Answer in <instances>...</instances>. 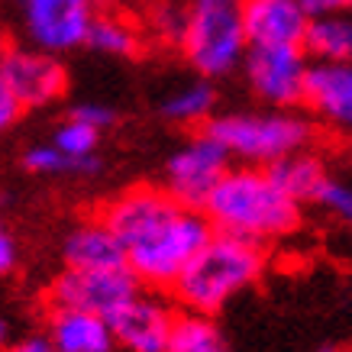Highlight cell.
<instances>
[{
  "label": "cell",
  "mask_w": 352,
  "mask_h": 352,
  "mask_svg": "<svg viewBox=\"0 0 352 352\" xmlns=\"http://www.w3.org/2000/svg\"><path fill=\"white\" fill-rule=\"evenodd\" d=\"M245 87L265 107L291 110L304 104L310 58L304 45H249L243 58Z\"/></svg>",
  "instance_id": "7"
},
{
  "label": "cell",
  "mask_w": 352,
  "mask_h": 352,
  "mask_svg": "<svg viewBox=\"0 0 352 352\" xmlns=\"http://www.w3.org/2000/svg\"><path fill=\"white\" fill-rule=\"evenodd\" d=\"M304 204L294 201L272 168L236 165L204 201V217L217 233H230L256 245L285 243L304 223Z\"/></svg>",
  "instance_id": "2"
},
{
  "label": "cell",
  "mask_w": 352,
  "mask_h": 352,
  "mask_svg": "<svg viewBox=\"0 0 352 352\" xmlns=\"http://www.w3.org/2000/svg\"><path fill=\"white\" fill-rule=\"evenodd\" d=\"M168 352H233V346H230V340L223 336V330L217 327L210 314L184 310V314L175 317Z\"/></svg>",
  "instance_id": "20"
},
{
  "label": "cell",
  "mask_w": 352,
  "mask_h": 352,
  "mask_svg": "<svg viewBox=\"0 0 352 352\" xmlns=\"http://www.w3.org/2000/svg\"><path fill=\"white\" fill-rule=\"evenodd\" d=\"M159 113L168 120L171 126H207L217 117V87L210 78L194 75L184 85H175L168 94L162 97Z\"/></svg>",
  "instance_id": "16"
},
{
  "label": "cell",
  "mask_w": 352,
  "mask_h": 352,
  "mask_svg": "<svg viewBox=\"0 0 352 352\" xmlns=\"http://www.w3.org/2000/svg\"><path fill=\"white\" fill-rule=\"evenodd\" d=\"M0 72L23 110L52 107L68 91V72H65L62 55H52L26 43L7 49V55L0 58Z\"/></svg>",
  "instance_id": "10"
},
{
  "label": "cell",
  "mask_w": 352,
  "mask_h": 352,
  "mask_svg": "<svg viewBox=\"0 0 352 352\" xmlns=\"http://www.w3.org/2000/svg\"><path fill=\"white\" fill-rule=\"evenodd\" d=\"M178 49L201 78L220 81L239 72L249 52L243 0H184Z\"/></svg>",
  "instance_id": "4"
},
{
  "label": "cell",
  "mask_w": 352,
  "mask_h": 352,
  "mask_svg": "<svg viewBox=\"0 0 352 352\" xmlns=\"http://www.w3.org/2000/svg\"><path fill=\"white\" fill-rule=\"evenodd\" d=\"M13 342V327H10V320L7 317H0V352L7 349Z\"/></svg>",
  "instance_id": "29"
},
{
  "label": "cell",
  "mask_w": 352,
  "mask_h": 352,
  "mask_svg": "<svg viewBox=\"0 0 352 352\" xmlns=\"http://www.w3.org/2000/svg\"><path fill=\"white\" fill-rule=\"evenodd\" d=\"M20 113H23L20 100L13 97L10 85H7V78H3V72H0V136H3V133H10V129L16 126Z\"/></svg>",
  "instance_id": "25"
},
{
  "label": "cell",
  "mask_w": 352,
  "mask_h": 352,
  "mask_svg": "<svg viewBox=\"0 0 352 352\" xmlns=\"http://www.w3.org/2000/svg\"><path fill=\"white\" fill-rule=\"evenodd\" d=\"M100 217L120 239L139 285L155 291H171L188 262L214 236L201 207H188L155 184L126 188L100 210Z\"/></svg>",
  "instance_id": "1"
},
{
  "label": "cell",
  "mask_w": 352,
  "mask_h": 352,
  "mask_svg": "<svg viewBox=\"0 0 352 352\" xmlns=\"http://www.w3.org/2000/svg\"><path fill=\"white\" fill-rule=\"evenodd\" d=\"M300 7L310 16H323V13H336V10H349L352 0H300Z\"/></svg>",
  "instance_id": "28"
},
{
  "label": "cell",
  "mask_w": 352,
  "mask_h": 352,
  "mask_svg": "<svg viewBox=\"0 0 352 352\" xmlns=\"http://www.w3.org/2000/svg\"><path fill=\"white\" fill-rule=\"evenodd\" d=\"M100 136H104V133L97 126L85 123V120L75 117V113H68V117L52 129L49 139H52L68 159H75L78 165L85 168V175H91V171H97V146H100Z\"/></svg>",
  "instance_id": "21"
},
{
  "label": "cell",
  "mask_w": 352,
  "mask_h": 352,
  "mask_svg": "<svg viewBox=\"0 0 352 352\" xmlns=\"http://www.w3.org/2000/svg\"><path fill=\"white\" fill-rule=\"evenodd\" d=\"M100 10V0H7L16 36L52 55H68L87 45Z\"/></svg>",
  "instance_id": "6"
},
{
  "label": "cell",
  "mask_w": 352,
  "mask_h": 352,
  "mask_svg": "<svg viewBox=\"0 0 352 352\" xmlns=\"http://www.w3.org/2000/svg\"><path fill=\"white\" fill-rule=\"evenodd\" d=\"M272 175L278 178V184L300 204H314V194L320 191V184L330 175V165L320 152H314V146L307 149L291 152L288 159H281L272 165Z\"/></svg>",
  "instance_id": "18"
},
{
  "label": "cell",
  "mask_w": 352,
  "mask_h": 352,
  "mask_svg": "<svg viewBox=\"0 0 352 352\" xmlns=\"http://www.w3.org/2000/svg\"><path fill=\"white\" fill-rule=\"evenodd\" d=\"M16 265H20V243H16L13 230L7 226V220L0 217V275L16 272Z\"/></svg>",
  "instance_id": "24"
},
{
  "label": "cell",
  "mask_w": 352,
  "mask_h": 352,
  "mask_svg": "<svg viewBox=\"0 0 352 352\" xmlns=\"http://www.w3.org/2000/svg\"><path fill=\"white\" fill-rule=\"evenodd\" d=\"M175 307L159 294L139 291L110 317L117 346L126 352H168L171 327H175Z\"/></svg>",
  "instance_id": "11"
},
{
  "label": "cell",
  "mask_w": 352,
  "mask_h": 352,
  "mask_svg": "<svg viewBox=\"0 0 352 352\" xmlns=\"http://www.w3.org/2000/svg\"><path fill=\"white\" fill-rule=\"evenodd\" d=\"M314 204L320 207L323 214H330V217H336V220H342V223H349V217H352V184L330 171L327 182L320 184V191L314 194Z\"/></svg>",
  "instance_id": "23"
},
{
  "label": "cell",
  "mask_w": 352,
  "mask_h": 352,
  "mask_svg": "<svg viewBox=\"0 0 352 352\" xmlns=\"http://www.w3.org/2000/svg\"><path fill=\"white\" fill-rule=\"evenodd\" d=\"M304 107L327 129L352 136V62H310Z\"/></svg>",
  "instance_id": "12"
},
{
  "label": "cell",
  "mask_w": 352,
  "mask_h": 352,
  "mask_svg": "<svg viewBox=\"0 0 352 352\" xmlns=\"http://www.w3.org/2000/svg\"><path fill=\"white\" fill-rule=\"evenodd\" d=\"M23 165L32 171V175H43V178H58V175H85V168L78 165L75 159H68L52 139L45 142H36L23 152Z\"/></svg>",
  "instance_id": "22"
},
{
  "label": "cell",
  "mask_w": 352,
  "mask_h": 352,
  "mask_svg": "<svg viewBox=\"0 0 352 352\" xmlns=\"http://www.w3.org/2000/svg\"><path fill=\"white\" fill-rule=\"evenodd\" d=\"M142 285L129 272V265L113 268H68L52 278L45 291L49 307H81L100 317H113L129 298H136Z\"/></svg>",
  "instance_id": "9"
},
{
  "label": "cell",
  "mask_w": 352,
  "mask_h": 352,
  "mask_svg": "<svg viewBox=\"0 0 352 352\" xmlns=\"http://www.w3.org/2000/svg\"><path fill=\"white\" fill-rule=\"evenodd\" d=\"M249 45H304L310 13L300 0H243Z\"/></svg>",
  "instance_id": "13"
},
{
  "label": "cell",
  "mask_w": 352,
  "mask_h": 352,
  "mask_svg": "<svg viewBox=\"0 0 352 352\" xmlns=\"http://www.w3.org/2000/svg\"><path fill=\"white\" fill-rule=\"evenodd\" d=\"M265 245L214 230V236L201 245V252L188 262L182 278L171 285V294L184 310L214 317L230 300L256 288L258 278L265 275Z\"/></svg>",
  "instance_id": "3"
},
{
  "label": "cell",
  "mask_w": 352,
  "mask_h": 352,
  "mask_svg": "<svg viewBox=\"0 0 352 352\" xmlns=\"http://www.w3.org/2000/svg\"><path fill=\"white\" fill-rule=\"evenodd\" d=\"M62 262L68 268H113L126 265L123 245L104 217L78 220L62 239Z\"/></svg>",
  "instance_id": "15"
},
{
  "label": "cell",
  "mask_w": 352,
  "mask_h": 352,
  "mask_svg": "<svg viewBox=\"0 0 352 352\" xmlns=\"http://www.w3.org/2000/svg\"><path fill=\"white\" fill-rule=\"evenodd\" d=\"M304 52L310 62H352V7L310 16Z\"/></svg>",
  "instance_id": "17"
},
{
  "label": "cell",
  "mask_w": 352,
  "mask_h": 352,
  "mask_svg": "<svg viewBox=\"0 0 352 352\" xmlns=\"http://www.w3.org/2000/svg\"><path fill=\"white\" fill-rule=\"evenodd\" d=\"M349 223H352V217H349Z\"/></svg>",
  "instance_id": "32"
},
{
  "label": "cell",
  "mask_w": 352,
  "mask_h": 352,
  "mask_svg": "<svg viewBox=\"0 0 352 352\" xmlns=\"http://www.w3.org/2000/svg\"><path fill=\"white\" fill-rule=\"evenodd\" d=\"M45 336L58 352H113L117 336L107 317L81 307H49Z\"/></svg>",
  "instance_id": "14"
},
{
  "label": "cell",
  "mask_w": 352,
  "mask_h": 352,
  "mask_svg": "<svg viewBox=\"0 0 352 352\" xmlns=\"http://www.w3.org/2000/svg\"><path fill=\"white\" fill-rule=\"evenodd\" d=\"M207 129L223 142L233 159L262 168H272L275 162L288 159L291 152L314 146V123L294 107L220 113L207 123Z\"/></svg>",
  "instance_id": "5"
},
{
  "label": "cell",
  "mask_w": 352,
  "mask_h": 352,
  "mask_svg": "<svg viewBox=\"0 0 352 352\" xmlns=\"http://www.w3.org/2000/svg\"><path fill=\"white\" fill-rule=\"evenodd\" d=\"M320 352H336V349H320Z\"/></svg>",
  "instance_id": "31"
},
{
  "label": "cell",
  "mask_w": 352,
  "mask_h": 352,
  "mask_svg": "<svg viewBox=\"0 0 352 352\" xmlns=\"http://www.w3.org/2000/svg\"><path fill=\"white\" fill-rule=\"evenodd\" d=\"M72 113H75V117H81L85 123H91V126H97L100 133H107V129L113 126V120H117V117H113V110H110L107 104H94V100H91V104H78Z\"/></svg>",
  "instance_id": "26"
},
{
  "label": "cell",
  "mask_w": 352,
  "mask_h": 352,
  "mask_svg": "<svg viewBox=\"0 0 352 352\" xmlns=\"http://www.w3.org/2000/svg\"><path fill=\"white\" fill-rule=\"evenodd\" d=\"M230 162H233V155L226 152V146L204 126L201 133L184 139L178 149H171V155L165 159V184L162 188L188 207H204V201L220 184V178L233 168Z\"/></svg>",
  "instance_id": "8"
},
{
  "label": "cell",
  "mask_w": 352,
  "mask_h": 352,
  "mask_svg": "<svg viewBox=\"0 0 352 352\" xmlns=\"http://www.w3.org/2000/svg\"><path fill=\"white\" fill-rule=\"evenodd\" d=\"M7 49H10V45H7V30H3V26H0V58H3V55H7Z\"/></svg>",
  "instance_id": "30"
},
{
  "label": "cell",
  "mask_w": 352,
  "mask_h": 352,
  "mask_svg": "<svg viewBox=\"0 0 352 352\" xmlns=\"http://www.w3.org/2000/svg\"><path fill=\"white\" fill-rule=\"evenodd\" d=\"M87 45L107 58H136L142 52V26L129 20L126 13L100 10L91 26Z\"/></svg>",
  "instance_id": "19"
},
{
  "label": "cell",
  "mask_w": 352,
  "mask_h": 352,
  "mask_svg": "<svg viewBox=\"0 0 352 352\" xmlns=\"http://www.w3.org/2000/svg\"><path fill=\"white\" fill-rule=\"evenodd\" d=\"M3 352H58L52 346V340L45 333H32V336H23V340H13Z\"/></svg>",
  "instance_id": "27"
}]
</instances>
